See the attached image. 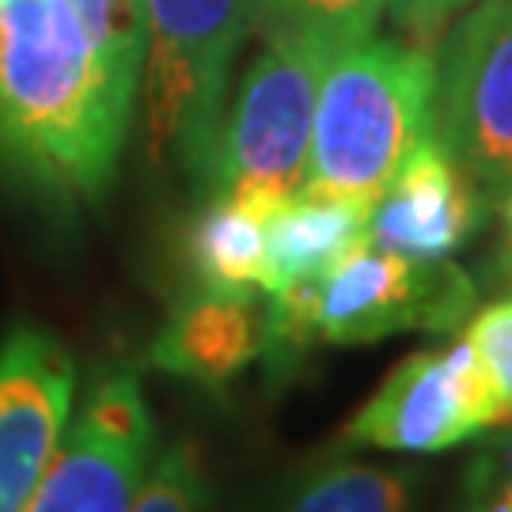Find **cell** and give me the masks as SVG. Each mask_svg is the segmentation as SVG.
Returning <instances> with one entry per match:
<instances>
[{
  "label": "cell",
  "instance_id": "2",
  "mask_svg": "<svg viewBox=\"0 0 512 512\" xmlns=\"http://www.w3.org/2000/svg\"><path fill=\"white\" fill-rule=\"evenodd\" d=\"M437 133V50L406 35H368L330 57L315 95L300 194L380 202L414 148Z\"/></svg>",
  "mask_w": 512,
  "mask_h": 512
},
{
  "label": "cell",
  "instance_id": "22",
  "mask_svg": "<svg viewBox=\"0 0 512 512\" xmlns=\"http://www.w3.org/2000/svg\"><path fill=\"white\" fill-rule=\"evenodd\" d=\"M475 482H509L512 486V433H509V440L501 444V452H497V456L478 459Z\"/></svg>",
  "mask_w": 512,
  "mask_h": 512
},
{
  "label": "cell",
  "instance_id": "21",
  "mask_svg": "<svg viewBox=\"0 0 512 512\" xmlns=\"http://www.w3.org/2000/svg\"><path fill=\"white\" fill-rule=\"evenodd\" d=\"M471 512H512V486L509 482H475Z\"/></svg>",
  "mask_w": 512,
  "mask_h": 512
},
{
  "label": "cell",
  "instance_id": "14",
  "mask_svg": "<svg viewBox=\"0 0 512 512\" xmlns=\"http://www.w3.org/2000/svg\"><path fill=\"white\" fill-rule=\"evenodd\" d=\"M92 50L110 103L133 118L148 57L145 0H65Z\"/></svg>",
  "mask_w": 512,
  "mask_h": 512
},
{
  "label": "cell",
  "instance_id": "23",
  "mask_svg": "<svg viewBox=\"0 0 512 512\" xmlns=\"http://www.w3.org/2000/svg\"><path fill=\"white\" fill-rule=\"evenodd\" d=\"M467 4H471V0H463V8H467Z\"/></svg>",
  "mask_w": 512,
  "mask_h": 512
},
{
  "label": "cell",
  "instance_id": "8",
  "mask_svg": "<svg viewBox=\"0 0 512 512\" xmlns=\"http://www.w3.org/2000/svg\"><path fill=\"white\" fill-rule=\"evenodd\" d=\"M497 429V406L482 361L467 338L448 349L410 353L391 368L342 429L349 448L380 452H444Z\"/></svg>",
  "mask_w": 512,
  "mask_h": 512
},
{
  "label": "cell",
  "instance_id": "13",
  "mask_svg": "<svg viewBox=\"0 0 512 512\" xmlns=\"http://www.w3.org/2000/svg\"><path fill=\"white\" fill-rule=\"evenodd\" d=\"M262 224L255 209L209 198L190 220L183 243L194 289L262 293Z\"/></svg>",
  "mask_w": 512,
  "mask_h": 512
},
{
  "label": "cell",
  "instance_id": "7",
  "mask_svg": "<svg viewBox=\"0 0 512 512\" xmlns=\"http://www.w3.org/2000/svg\"><path fill=\"white\" fill-rule=\"evenodd\" d=\"M475 304V281L448 258L418 262L361 243L319 281L315 323L319 342L365 346L406 330L452 334Z\"/></svg>",
  "mask_w": 512,
  "mask_h": 512
},
{
  "label": "cell",
  "instance_id": "6",
  "mask_svg": "<svg viewBox=\"0 0 512 512\" xmlns=\"http://www.w3.org/2000/svg\"><path fill=\"white\" fill-rule=\"evenodd\" d=\"M437 137L486 198L512 194V0H471L437 50Z\"/></svg>",
  "mask_w": 512,
  "mask_h": 512
},
{
  "label": "cell",
  "instance_id": "3",
  "mask_svg": "<svg viewBox=\"0 0 512 512\" xmlns=\"http://www.w3.org/2000/svg\"><path fill=\"white\" fill-rule=\"evenodd\" d=\"M145 141L202 198L247 38V0H145Z\"/></svg>",
  "mask_w": 512,
  "mask_h": 512
},
{
  "label": "cell",
  "instance_id": "9",
  "mask_svg": "<svg viewBox=\"0 0 512 512\" xmlns=\"http://www.w3.org/2000/svg\"><path fill=\"white\" fill-rule=\"evenodd\" d=\"M76 361L54 330L16 323L0 342V512H27L69 425Z\"/></svg>",
  "mask_w": 512,
  "mask_h": 512
},
{
  "label": "cell",
  "instance_id": "18",
  "mask_svg": "<svg viewBox=\"0 0 512 512\" xmlns=\"http://www.w3.org/2000/svg\"><path fill=\"white\" fill-rule=\"evenodd\" d=\"M205 505V471L202 456L190 440L167 444L152 459L148 478L129 512H202Z\"/></svg>",
  "mask_w": 512,
  "mask_h": 512
},
{
  "label": "cell",
  "instance_id": "20",
  "mask_svg": "<svg viewBox=\"0 0 512 512\" xmlns=\"http://www.w3.org/2000/svg\"><path fill=\"white\" fill-rule=\"evenodd\" d=\"M387 12L395 19L399 35L433 42L444 31V23L463 12V0H387Z\"/></svg>",
  "mask_w": 512,
  "mask_h": 512
},
{
  "label": "cell",
  "instance_id": "19",
  "mask_svg": "<svg viewBox=\"0 0 512 512\" xmlns=\"http://www.w3.org/2000/svg\"><path fill=\"white\" fill-rule=\"evenodd\" d=\"M482 361L497 406V429L512 425V300L478 308L463 334Z\"/></svg>",
  "mask_w": 512,
  "mask_h": 512
},
{
  "label": "cell",
  "instance_id": "15",
  "mask_svg": "<svg viewBox=\"0 0 512 512\" xmlns=\"http://www.w3.org/2000/svg\"><path fill=\"white\" fill-rule=\"evenodd\" d=\"M387 0H247V19L262 42L300 38L323 46L330 57L376 35Z\"/></svg>",
  "mask_w": 512,
  "mask_h": 512
},
{
  "label": "cell",
  "instance_id": "16",
  "mask_svg": "<svg viewBox=\"0 0 512 512\" xmlns=\"http://www.w3.org/2000/svg\"><path fill=\"white\" fill-rule=\"evenodd\" d=\"M285 512H410V482L372 463H323L300 478Z\"/></svg>",
  "mask_w": 512,
  "mask_h": 512
},
{
  "label": "cell",
  "instance_id": "11",
  "mask_svg": "<svg viewBox=\"0 0 512 512\" xmlns=\"http://www.w3.org/2000/svg\"><path fill=\"white\" fill-rule=\"evenodd\" d=\"M262 308L255 293L183 296L148 346V365L205 391H224L258 357Z\"/></svg>",
  "mask_w": 512,
  "mask_h": 512
},
{
  "label": "cell",
  "instance_id": "5",
  "mask_svg": "<svg viewBox=\"0 0 512 512\" xmlns=\"http://www.w3.org/2000/svg\"><path fill=\"white\" fill-rule=\"evenodd\" d=\"M156 459V421L129 365L95 372L27 512H129Z\"/></svg>",
  "mask_w": 512,
  "mask_h": 512
},
{
  "label": "cell",
  "instance_id": "1",
  "mask_svg": "<svg viewBox=\"0 0 512 512\" xmlns=\"http://www.w3.org/2000/svg\"><path fill=\"white\" fill-rule=\"evenodd\" d=\"M129 122L65 0H0V137L35 179L99 202Z\"/></svg>",
  "mask_w": 512,
  "mask_h": 512
},
{
  "label": "cell",
  "instance_id": "10",
  "mask_svg": "<svg viewBox=\"0 0 512 512\" xmlns=\"http://www.w3.org/2000/svg\"><path fill=\"white\" fill-rule=\"evenodd\" d=\"M482 220L486 190L433 133L406 156L372 205L368 243L418 262H440L467 247Z\"/></svg>",
  "mask_w": 512,
  "mask_h": 512
},
{
  "label": "cell",
  "instance_id": "4",
  "mask_svg": "<svg viewBox=\"0 0 512 512\" xmlns=\"http://www.w3.org/2000/svg\"><path fill=\"white\" fill-rule=\"evenodd\" d=\"M330 54L300 38H266L228 95L202 202L220 198L270 217L300 194L311 152L315 95Z\"/></svg>",
  "mask_w": 512,
  "mask_h": 512
},
{
  "label": "cell",
  "instance_id": "12",
  "mask_svg": "<svg viewBox=\"0 0 512 512\" xmlns=\"http://www.w3.org/2000/svg\"><path fill=\"white\" fill-rule=\"evenodd\" d=\"M372 209L338 198L296 194L262 224V293L323 277L361 243H368Z\"/></svg>",
  "mask_w": 512,
  "mask_h": 512
},
{
  "label": "cell",
  "instance_id": "17",
  "mask_svg": "<svg viewBox=\"0 0 512 512\" xmlns=\"http://www.w3.org/2000/svg\"><path fill=\"white\" fill-rule=\"evenodd\" d=\"M315 296L319 281H300L289 289L266 293L262 308V342L258 357L266 368V380L289 384L304 368L311 346L319 342V323H315Z\"/></svg>",
  "mask_w": 512,
  "mask_h": 512
}]
</instances>
